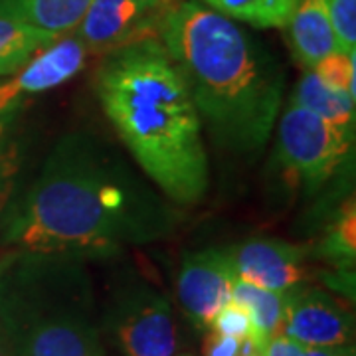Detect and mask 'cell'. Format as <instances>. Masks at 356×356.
<instances>
[{
	"mask_svg": "<svg viewBox=\"0 0 356 356\" xmlns=\"http://www.w3.org/2000/svg\"><path fill=\"white\" fill-rule=\"evenodd\" d=\"M323 250L332 261H341V264H353L355 261L356 214L353 200L344 206L341 216L332 222V228L329 229V234L325 238Z\"/></svg>",
	"mask_w": 356,
	"mask_h": 356,
	"instance_id": "cell-19",
	"label": "cell"
},
{
	"mask_svg": "<svg viewBox=\"0 0 356 356\" xmlns=\"http://www.w3.org/2000/svg\"><path fill=\"white\" fill-rule=\"evenodd\" d=\"M301 356H355V346H303Z\"/></svg>",
	"mask_w": 356,
	"mask_h": 356,
	"instance_id": "cell-25",
	"label": "cell"
},
{
	"mask_svg": "<svg viewBox=\"0 0 356 356\" xmlns=\"http://www.w3.org/2000/svg\"><path fill=\"white\" fill-rule=\"evenodd\" d=\"M212 332H218V334H224V337H232V339H238V341H243V339H252L255 344H257V339H255V329L254 323H252V317L250 313L243 309L240 303L232 301L229 299L226 305L222 307L218 311L210 327ZM259 346V344H257ZM261 348V346H259Z\"/></svg>",
	"mask_w": 356,
	"mask_h": 356,
	"instance_id": "cell-21",
	"label": "cell"
},
{
	"mask_svg": "<svg viewBox=\"0 0 356 356\" xmlns=\"http://www.w3.org/2000/svg\"><path fill=\"white\" fill-rule=\"evenodd\" d=\"M16 285L8 318L16 356H107L77 257L26 254Z\"/></svg>",
	"mask_w": 356,
	"mask_h": 356,
	"instance_id": "cell-4",
	"label": "cell"
},
{
	"mask_svg": "<svg viewBox=\"0 0 356 356\" xmlns=\"http://www.w3.org/2000/svg\"><path fill=\"white\" fill-rule=\"evenodd\" d=\"M291 103L305 107L311 113L323 117L334 127L353 135L355 127V97L346 91L327 88L315 72H305L293 91Z\"/></svg>",
	"mask_w": 356,
	"mask_h": 356,
	"instance_id": "cell-15",
	"label": "cell"
},
{
	"mask_svg": "<svg viewBox=\"0 0 356 356\" xmlns=\"http://www.w3.org/2000/svg\"><path fill=\"white\" fill-rule=\"evenodd\" d=\"M113 329L125 356H172L177 350V327L168 301L145 287L119 301Z\"/></svg>",
	"mask_w": 356,
	"mask_h": 356,
	"instance_id": "cell-7",
	"label": "cell"
},
{
	"mask_svg": "<svg viewBox=\"0 0 356 356\" xmlns=\"http://www.w3.org/2000/svg\"><path fill=\"white\" fill-rule=\"evenodd\" d=\"M280 119L277 154L283 166L309 188L337 172L350 149V133L291 103Z\"/></svg>",
	"mask_w": 356,
	"mask_h": 356,
	"instance_id": "cell-5",
	"label": "cell"
},
{
	"mask_svg": "<svg viewBox=\"0 0 356 356\" xmlns=\"http://www.w3.org/2000/svg\"><path fill=\"white\" fill-rule=\"evenodd\" d=\"M229 257L236 277L269 291H291L307 275L305 248L283 240H248Z\"/></svg>",
	"mask_w": 356,
	"mask_h": 356,
	"instance_id": "cell-11",
	"label": "cell"
},
{
	"mask_svg": "<svg viewBox=\"0 0 356 356\" xmlns=\"http://www.w3.org/2000/svg\"><path fill=\"white\" fill-rule=\"evenodd\" d=\"M208 8L255 28H285L299 0H202Z\"/></svg>",
	"mask_w": 356,
	"mask_h": 356,
	"instance_id": "cell-17",
	"label": "cell"
},
{
	"mask_svg": "<svg viewBox=\"0 0 356 356\" xmlns=\"http://www.w3.org/2000/svg\"><path fill=\"white\" fill-rule=\"evenodd\" d=\"M232 301L240 303L250 313L255 329V339L261 348L266 346L269 339L283 334L285 305H287L285 293L261 289L254 283L234 277Z\"/></svg>",
	"mask_w": 356,
	"mask_h": 356,
	"instance_id": "cell-14",
	"label": "cell"
},
{
	"mask_svg": "<svg viewBox=\"0 0 356 356\" xmlns=\"http://www.w3.org/2000/svg\"><path fill=\"white\" fill-rule=\"evenodd\" d=\"M58 38V34L0 16V77L16 74L42 48L50 46Z\"/></svg>",
	"mask_w": 356,
	"mask_h": 356,
	"instance_id": "cell-16",
	"label": "cell"
},
{
	"mask_svg": "<svg viewBox=\"0 0 356 356\" xmlns=\"http://www.w3.org/2000/svg\"><path fill=\"white\" fill-rule=\"evenodd\" d=\"M234 277L229 252L210 248L186 255L177 280L178 301L184 313L198 327L208 329L214 315L232 299Z\"/></svg>",
	"mask_w": 356,
	"mask_h": 356,
	"instance_id": "cell-10",
	"label": "cell"
},
{
	"mask_svg": "<svg viewBox=\"0 0 356 356\" xmlns=\"http://www.w3.org/2000/svg\"><path fill=\"white\" fill-rule=\"evenodd\" d=\"M170 6L168 0H91L76 28L77 38L89 54L103 56L145 40H161Z\"/></svg>",
	"mask_w": 356,
	"mask_h": 356,
	"instance_id": "cell-6",
	"label": "cell"
},
{
	"mask_svg": "<svg viewBox=\"0 0 356 356\" xmlns=\"http://www.w3.org/2000/svg\"><path fill=\"white\" fill-rule=\"evenodd\" d=\"M242 341L212 332L204 341V356H240Z\"/></svg>",
	"mask_w": 356,
	"mask_h": 356,
	"instance_id": "cell-23",
	"label": "cell"
},
{
	"mask_svg": "<svg viewBox=\"0 0 356 356\" xmlns=\"http://www.w3.org/2000/svg\"><path fill=\"white\" fill-rule=\"evenodd\" d=\"M91 0H0V16L64 36L74 32Z\"/></svg>",
	"mask_w": 356,
	"mask_h": 356,
	"instance_id": "cell-13",
	"label": "cell"
},
{
	"mask_svg": "<svg viewBox=\"0 0 356 356\" xmlns=\"http://www.w3.org/2000/svg\"><path fill=\"white\" fill-rule=\"evenodd\" d=\"M339 48L350 54L356 48V0H325Z\"/></svg>",
	"mask_w": 356,
	"mask_h": 356,
	"instance_id": "cell-22",
	"label": "cell"
},
{
	"mask_svg": "<svg viewBox=\"0 0 356 356\" xmlns=\"http://www.w3.org/2000/svg\"><path fill=\"white\" fill-rule=\"evenodd\" d=\"M93 88L119 139L166 198L180 206L200 202L210 184L202 121L163 42L105 54Z\"/></svg>",
	"mask_w": 356,
	"mask_h": 356,
	"instance_id": "cell-2",
	"label": "cell"
},
{
	"mask_svg": "<svg viewBox=\"0 0 356 356\" xmlns=\"http://www.w3.org/2000/svg\"><path fill=\"white\" fill-rule=\"evenodd\" d=\"M16 111L0 115V226L10 210L14 191L24 165V147L16 127Z\"/></svg>",
	"mask_w": 356,
	"mask_h": 356,
	"instance_id": "cell-18",
	"label": "cell"
},
{
	"mask_svg": "<svg viewBox=\"0 0 356 356\" xmlns=\"http://www.w3.org/2000/svg\"><path fill=\"white\" fill-rule=\"evenodd\" d=\"M285 28L293 56L309 70L323 58L341 51L325 0H299Z\"/></svg>",
	"mask_w": 356,
	"mask_h": 356,
	"instance_id": "cell-12",
	"label": "cell"
},
{
	"mask_svg": "<svg viewBox=\"0 0 356 356\" xmlns=\"http://www.w3.org/2000/svg\"><path fill=\"white\" fill-rule=\"evenodd\" d=\"M161 42L218 147L259 153L283 105L285 79L277 64L240 26L196 0L168 8Z\"/></svg>",
	"mask_w": 356,
	"mask_h": 356,
	"instance_id": "cell-3",
	"label": "cell"
},
{
	"mask_svg": "<svg viewBox=\"0 0 356 356\" xmlns=\"http://www.w3.org/2000/svg\"><path fill=\"white\" fill-rule=\"evenodd\" d=\"M0 356H8L6 355V350H4V346H2V343H0Z\"/></svg>",
	"mask_w": 356,
	"mask_h": 356,
	"instance_id": "cell-27",
	"label": "cell"
},
{
	"mask_svg": "<svg viewBox=\"0 0 356 356\" xmlns=\"http://www.w3.org/2000/svg\"><path fill=\"white\" fill-rule=\"evenodd\" d=\"M242 356H264V355H261V350H255V353H250V355H242Z\"/></svg>",
	"mask_w": 356,
	"mask_h": 356,
	"instance_id": "cell-26",
	"label": "cell"
},
{
	"mask_svg": "<svg viewBox=\"0 0 356 356\" xmlns=\"http://www.w3.org/2000/svg\"><path fill=\"white\" fill-rule=\"evenodd\" d=\"M8 212L4 242L24 254L111 255L175 228L172 210L88 133L60 139Z\"/></svg>",
	"mask_w": 356,
	"mask_h": 356,
	"instance_id": "cell-1",
	"label": "cell"
},
{
	"mask_svg": "<svg viewBox=\"0 0 356 356\" xmlns=\"http://www.w3.org/2000/svg\"><path fill=\"white\" fill-rule=\"evenodd\" d=\"M88 48L77 36H60L22 65L8 79L0 81V115L16 111L28 97L62 86L83 70Z\"/></svg>",
	"mask_w": 356,
	"mask_h": 356,
	"instance_id": "cell-8",
	"label": "cell"
},
{
	"mask_svg": "<svg viewBox=\"0 0 356 356\" xmlns=\"http://www.w3.org/2000/svg\"><path fill=\"white\" fill-rule=\"evenodd\" d=\"M313 72L327 88L346 91L348 95L355 97V51H334L317 62Z\"/></svg>",
	"mask_w": 356,
	"mask_h": 356,
	"instance_id": "cell-20",
	"label": "cell"
},
{
	"mask_svg": "<svg viewBox=\"0 0 356 356\" xmlns=\"http://www.w3.org/2000/svg\"><path fill=\"white\" fill-rule=\"evenodd\" d=\"M283 334L301 346H344L355 339L353 313L321 289L285 291Z\"/></svg>",
	"mask_w": 356,
	"mask_h": 356,
	"instance_id": "cell-9",
	"label": "cell"
},
{
	"mask_svg": "<svg viewBox=\"0 0 356 356\" xmlns=\"http://www.w3.org/2000/svg\"><path fill=\"white\" fill-rule=\"evenodd\" d=\"M168 2H172V4H175V0H168Z\"/></svg>",
	"mask_w": 356,
	"mask_h": 356,
	"instance_id": "cell-28",
	"label": "cell"
},
{
	"mask_svg": "<svg viewBox=\"0 0 356 356\" xmlns=\"http://www.w3.org/2000/svg\"><path fill=\"white\" fill-rule=\"evenodd\" d=\"M301 353H303V346L285 334H277V337L269 339L266 346L261 348L264 356H301Z\"/></svg>",
	"mask_w": 356,
	"mask_h": 356,
	"instance_id": "cell-24",
	"label": "cell"
}]
</instances>
